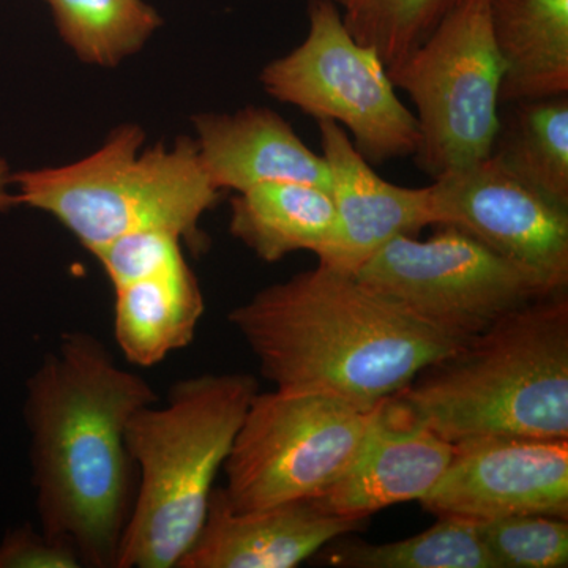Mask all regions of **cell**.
<instances>
[{
    "label": "cell",
    "instance_id": "23",
    "mask_svg": "<svg viewBox=\"0 0 568 568\" xmlns=\"http://www.w3.org/2000/svg\"><path fill=\"white\" fill-rule=\"evenodd\" d=\"M497 568H566L568 519L514 515L477 521Z\"/></svg>",
    "mask_w": 568,
    "mask_h": 568
},
{
    "label": "cell",
    "instance_id": "11",
    "mask_svg": "<svg viewBox=\"0 0 568 568\" xmlns=\"http://www.w3.org/2000/svg\"><path fill=\"white\" fill-rule=\"evenodd\" d=\"M454 447L443 477L420 500L429 514L474 521L568 519V439L481 437Z\"/></svg>",
    "mask_w": 568,
    "mask_h": 568
},
{
    "label": "cell",
    "instance_id": "1",
    "mask_svg": "<svg viewBox=\"0 0 568 568\" xmlns=\"http://www.w3.org/2000/svg\"><path fill=\"white\" fill-rule=\"evenodd\" d=\"M159 399L85 332L62 335L29 377L24 417L40 529L73 545L84 567H115L138 481L126 426Z\"/></svg>",
    "mask_w": 568,
    "mask_h": 568
},
{
    "label": "cell",
    "instance_id": "2",
    "mask_svg": "<svg viewBox=\"0 0 568 568\" xmlns=\"http://www.w3.org/2000/svg\"><path fill=\"white\" fill-rule=\"evenodd\" d=\"M230 323L278 390L325 392L365 410L467 342L321 264L264 287L231 310Z\"/></svg>",
    "mask_w": 568,
    "mask_h": 568
},
{
    "label": "cell",
    "instance_id": "3",
    "mask_svg": "<svg viewBox=\"0 0 568 568\" xmlns=\"http://www.w3.org/2000/svg\"><path fill=\"white\" fill-rule=\"evenodd\" d=\"M450 444L481 437L568 439V297L500 317L392 396Z\"/></svg>",
    "mask_w": 568,
    "mask_h": 568
},
{
    "label": "cell",
    "instance_id": "24",
    "mask_svg": "<svg viewBox=\"0 0 568 568\" xmlns=\"http://www.w3.org/2000/svg\"><path fill=\"white\" fill-rule=\"evenodd\" d=\"M182 239L163 230H140L119 235L92 253L114 287L162 274L183 263Z\"/></svg>",
    "mask_w": 568,
    "mask_h": 568
},
{
    "label": "cell",
    "instance_id": "19",
    "mask_svg": "<svg viewBox=\"0 0 568 568\" xmlns=\"http://www.w3.org/2000/svg\"><path fill=\"white\" fill-rule=\"evenodd\" d=\"M491 156L507 173L568 209V97L510 103Z\"/></svg>",
    "mask_w": 568,
    "mask_h": 568
},
{
    "label": "cell",
    "instance_id": "9",
    "mask_svg": "<svg viewBox=\"0 0 568 568\" xmlns=\"http://www.w3.org/2000/svg\"><path fill=\"white\" fill-rule=\"evenodd\" d=\"M425 241L402 235L355 276L422 321L469 339L549 291L537 276L452 226Z\"/></svg>",
    "mask_w": 568,
    "mask_h": 568
},
{
    "label": "cell",
    "instance_id": "26",
    "mask_svg": "<svg viewBox=\"0 0 568 568\" xmlns=\"http://www.w3.org/2000/svg\"><path fill=\"white\" fill-rule=\"evenodd\" d=\"M10 182L9 166L0 159V211H9L13 205L20 204L18 196L9 192Z\"/></svg>",
    "mask_w": 568,
    "mask_h": 568
},
{
    "label": "cell",
    "instance_id": "4",
    "mask_svg": "<svg viewBox=\"0 0 568 568\" xmlns=\"http://www.w3.org/2000/svg\"><path fill=\"white\" fill-rule=\"evenodd\" d=\"M260 392L246 373L179 381L126 426L136 495L114 568H175L207 517L216 474Z\"/></svg>",
    "mask_w": 568,
    "mask_h": 568
},
{
    "label": "cell",
    "instance_id": "14",
    "mask_svg": "<svg viewBox=\"0 0 568 568\" xmlns=\"http://www.w3.org/2000/svg\"><path fill=\"white\" fill-rule=\"evenodd\" d=\"M368 519L327 514L313 499L234 510L215 488L203 528L178 568L297 567L328 541L364 530Z\"/></svg>",
    "mask_w": 568,
    "mask_h": 568
},
{
    "label": "cell",
    "instance_id": "17",
    "mask_svg": "<svg viewBox=\"0 0 568 568\" xmlns=\"http://www.w3.org/2000/svg\"><path fill=\"white\" fill-rule=\"evenodd\" d=\"M114 294V339L130 364L148 368L193 342L204 297L186 261Z\"/></svg>",
    "mask_w": 568,
    "mask_h": 568
},
{
    "label": "cell",
    "instance_id": "16",
    "mask_svg": "<svg viewBox=\"0 0 568 568\" xmlns=\"http://www.w3.org/2000/svg\"><path fill=\"white\" fill-rule=\"evenodd\" d=\"M500 104L568 93V0H489Z\"/></svg>",
    "mask_w": 568,
    "mask_h": 568
},
{
    "label": "cell",
    "instance_id": "27",
    "mask_svg": "<svg viewBox=\"0 0 568 568\" xmlns=\"http://www.w3.org/2000/svg\"><path fill=\"white\" fill-rule=\"evenodd\" d=\"M335 2L338 3L339 9L345 10L353 0H335Z\"/></svg>",
    "mask_w": 568,
    "mask_h": 568
},
{
    "label": "cell",
    "instance_id": "18",
    "mask_svg": "<svg viewBox=\"0 0 568 568\" xmlns=\"http://www.w3.org/2000/svg\"><path fill=\"white\" fill-rule=\"evenodd\" d=\"M335 230L331 192L308 183H261L231 200V234L265 263L302 250L317 254Z\"/></svg>",
    "mask_w": 568,
    "mask_h": 568
},
{
    "label": "cell",
    "instance_id": "12",
    "mask_svg": "<svg viewBox=\"0 0 568 568\" xmlns=\"http://www.w3.org/2000/svg\"><path fill=\"white\" fill-rule=\"evenodd\" d=\"M323 156L336 211L334 237L316 254L321 265L355 274L396 237L435 226L432 192L387 182L335 122L320 121Z\"/></svg>",
    "mask_w": 568,
    "mask_h": 568
},
{
    "label": "cell",
    "instance_id": "21",
    "mask_svg": "<svg viewBox=\"0 0 568 568\" xmlns=\"http://www.w3.org/2000/svg\"><path fill=\"white\" fill-rule=\"evenodd\" d=\"M328 562L355 568H497L477 521L462 517H437L425 532L392 544L343 545Z\"/></svg>",
    "mask_w": 568,
    "mask_h": 568
},
{
    "label": "cell",
    "instance_id": "25",
    "mask_svg": "<svg viewBox=\"0 0 568 568\" xmlns=\"http://www.w3.org/2000/svg\"><path fill=\"white\" fill-rule=\"evenodd\" d=\"M80 555L69 541L43 530H11L0 541V568H81Z\"/></svg>",
    "mask_w": 568,
    "mask_h": 568
},
{
    "label": "cell",
    "instance_id": "15",
    "mask_svg": "<svg viewBox=\"0 0 568 568\" xmlns=\"http://www.w3.org/2000/svg\"><path fill=\"white\" fill-rule=\"evenodd\" d=\"M193 123L201 162L220 192L241 193L272 182L308 183L331 192L323 153L313 152L278 112L246 106L234 114L196 115Z\"/></svg>",
    "mask_w": 568,
    "mask_h": 568
},
{
    "label": "cell",
    "instance_id": "20",
    "mask_svg": "<svg viewBox=\"0 0 568 568\" xmlns=\"http://www.w3.org/2000/svg\"><path fill=\"white\" fill-rule=\"evenodd\" d=\"M63 41L78 58L115 67L134 54L162 24L144 0H44Z\"/></svg>",
    "mask_w": 568,
    "mask_h": 568
},
{
    "label": "cell",
    "instance_id": "8",
    "mask_svg": "<svg viewBox=\"0 0 568 568\" xmlns=\"http://www.w3.org/2000/svg\"><path fill=\"white\" fill-rule=\"evenodd\" d=\"M377 407L325 392H257L223 466L227 503L246 511L313 499L357 454Z\"/></svg>",
    "mask_w": 568,
    "mask_h": 568
},
{
    "label": "cell",
    "instance_id": "13",
    "mask_svg": "<svg viewBox=\"0 0 568 568\" xmlns=\"http://www.w3.org/2000/svg\"><path fill=\"white\" fill-rule=\"evenodd\" d=\"M454 448L387 398L377 407L349 465L313 503L327 514L349 518H369L395 504L420 503L443 477Z\"/></svg>",
    "mask_w": 568,
    "mask_h": 568
},
{
    "label": "cell",
    "instance_id": "10",
    "mask_svg": "<svg viewBox=\"0 0 568 568\" xmlns=\"http://www.w3.org/2000/svg\"><path fill=\"white\" fill-rule=\"evenodd\" d=\"M435 226H452L567 293L568 209L507 173L493 156L435 179Z\"/></svg>",
    "mask_w": 568,
    "mask_h": 568
},
{
    "label": "cell",
    "instance_id": "22",
    "mask_svg": "<svg viewBox=\"0 0 568 568\" xmlns=\"http://www.w3.org/2000/svg\"><path fill=\"white\" fill-rule=\"evenodd\" d=\"M462 0H353L342 10L347 29L375 48L387 70L405 61Z\"/></svg>",
    "mask_w": 568,
    "mask_h": 568
},
{
    "label": "cell",
    "instance_id": "6",
    "mask_svg": "<svg viewBox=\"0 0 568 568\" xmlns=\"http://www.w3.org/2000/svg\"><path fill=\"white\" fill-rule=\"evenodd\" d=\"M388 74L416 106L420 144L414 159L433 181L491 156L503 62L489 0H462Z\"/></svg>",
    "mask_w": 568,
    "mask_h": 568
},
{
    "label": "cell",
    "instance_id": "5",
    "mask_svg": "<svg viewBox=\"0 0 568 568\" xmlns=\"http://www.w3.org/2000/svg\"><path fill=\"white\" fill-rule=\"evenodd\" d=\"M144 140L140 126H121L80 162L14 175L18 201L50 213L91 253L140 230L170 231L201 248L200 220L222 192L205 173L196 141L142 149Z\"/></svg>",
    "mask_w": 568,
    "mask_h": 568
},
{
    "label": "cell",
    "instance_id": "7",
    "mask_svg": "<svg viewBox=\"0 0 568 568\" xmlns=\"http://www.w3.org/2000/svg\"><path fill=\"white\" fill-rule=\"evenodd\" d=\"M305 40L261 71L264 91L320 121L338 123L372 164L409 159L420 132L386 63L355 40L335 0H308Z\"/></svg>",
    "mask_w": 568,
    "mask_h": 568
}]
</instances>
